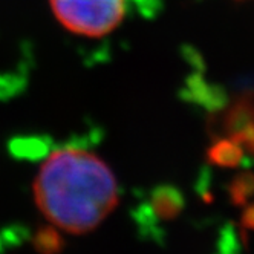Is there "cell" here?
<instances>
[{
	"mask_svg": "<svg viewBox=\"0 0 254 254\" xmlns=\"http://www.w3.org/2000/svg\"><path fill=\"white\" fill-rule=\"evenodd\" d=\"M32 199L52 228L83 236L97 230L118 207L120 186L100 155L81 146H63L42 158Z\"/></svg>",
	"mask_w": 254,
	"mask_h": 254,
	"instance_id": "cell-1",
	"label": "cell"
},
{
	"mask_svg": "<svg viewBox=\"0 0 254 254\" xmlns=\"http://www.w3.org/2000/svg\"><path fill=\"white\" fill-rule=\"evenodd\" d=\"M56 22L67 32L86 39H101L124 20L127 0H49Z\"/></svg>",
	"mask_w": 254,
	"mask_h": 254,
	"instance_id": "cell-2",
	"label": "cell"
},
{
	"mask_svg": "<svg viewBox=\"0 0 254 254\" xmlns=\"http://www.w3.org/2000/svg\"><path fill=\"white\" fill-rule=\"evenodd\" d=\"M213 156L216 161H219L221 164H228V162H236L239 159L241 153L238 152V147L233 144H224V150L216 149L213 152Z\"/></svg>",
	"mask_w": 254,
	"mask_h": 254,
	"instance_id": "cell-3",
	"label": "cell"
}]
</instances>
